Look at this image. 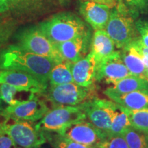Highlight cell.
<instances>
[{
  "label": "cell",
  "instance_id": "cell-1",
  "mask_svg": "<svg viewBox=\"0 0 148 148\" xmlns=\"http://www.w3.org/2000/svg\"><path fill=\"white\" fill-rule=\"evenodd\" d=\"M58 62L23 49L17 45H8L0 50V69L23 71L49 86L51 69Z\"/></svg>",
  "mask_w": 148,
  "mask_h": 148
},
{
  "label": "cell",
  "instance_id": "cell-2",
  "mask_svg": "<svg viewBox=\"0 0 148 148\" xmlns=\"http://www.w3.org/2000/svg\"><path fill=\"white\" fill-rule=\"evenodd\" d=\"M38 27L54 44L71 40L90 32L82 18L70 12L55 14L40 22Z\"/></svg>",
  "mask_w": 148,
  "mask_h": 148
},
{
  "label": "cell",
  "instance_id": "cell-3",
  "mask_svg": "<svg viewBox=\"0 0 148 148\" xmlns=\"http://www.w3.org/2000/svg\"><path fill=\"white\" fill-rule=\"evenodd\" d=\"M41 95L52 107L59 106H78L98 97L95 84L89 87L79 86L74 82L48 86Z\"/></svg>",
  "mask_w": 148,
  "mask_h": 148
},
{
  "label": "cell",
  "instance_id": "cell-4",
  "mask_svg": "<svg viewBox=\"0 0 148 148\" xmlns=\"http://www.w3.org/2000/svg\"><path fill=\"white\" fill-rule=\"evenodd\" d=\"M3 119V131L13 140L16 147L36 148L47 143L44 132L36 129L34 122L12 118Z\"/></svg>",
  "mask_w": 148,
  "mask_h": 148
},
{
  "label": "cell",
  "instance_id": "cell-5",
  "mask_svg": "<svg viewBox=\"0 0 148 148\" xmlns=\"http://www.w3.org/2000/svg\"><path fill=\"white\" fill-rule=\"evenodd\" d=\"M16 45L25 50L42 56L51 58L58 62L64 60L56 44L51 41L35 25L20 29L15 36Z\"/></svg>",
  "mask_w": 148,
  "mask_h": 148
},
{
  "label": "cell",
  "instance_id": "cell-6",
  "mask_svg": "<svg viewBox=\"0 0 148 148\" xmlns=\"http://www.w3.org/2000/svg\"><path fill=\"white\" fill-rule=\"evenodd\" d=\"M84 119V103L78 106H59L49 109L35 125L36 129L42 132L58 133L74 122Z\"/></svg>",
  "mask_w": 148,
  "mask_h": 148
},
{
  "label": "cell",
  "instance_id": "cell-7",
  "mask_svg": "<svg viewBox=\"0 0 148 148\" xmlns=\"http://www.w3.org/2000/svg\"><path fill=\"white\" fill-rule=\"evenodd\" d=\"M105 31L113 40L116 47L119 49L126 47L140 37L134 18L116 9L111 11Z\"/></svg>",
  "mask_w": 148,
  "mask_h": 148
},
{
  "label": "cell",
  "instance_id": "cell-8",
  "mask_svg": "<svg viewBox=\"0 0 148 148\" xmlns=\"http://www.w3.org/2000/svg\"><path fill=\"white\" fill-rule=\"evenodd\" d=\"M40 94H35L28 100L18 103L15 106H8L0 112L3 118L25 120L32 122L39 121L49 110L45 100L39 97Z\"/></svg>",
  "mask_w": 148,
  "mask_h": 148
},
{
  "label": "cell",
  "instance_id": "cell-9",
  "mask_svg": "<svg viewBox=\"0 0 148 148\" xmlns=\"http://www.w3.org/2000/svg\"><path fill=\"white\" fill-rule=\"evenodd\" d=\"M58 133L73 141L96 147L107 136L86 119L74 122Z\"/></svg>",
  "mask_w": 148,
  "mask_h": 148
},
{
  "label": "cell",
  "instance_id": "cell-10",
  "mask_svg": "<svg viewBox=\"0 0 148 148\" xmlns=\"http://www.w3.org/2000/svg\"><path fill=\"white\" fill-rule=\"evenodd\" d=\"M114 111V102L112 100L97 97L84 103L86 119L106 134L110 127Z\"/></svg>",
  "mask_w": 148,
  "mask_h": 148
},
{
  "label": "cell",
  "instance_id": "cell-11",
  "mask_svg": "<svg viewBox=\"0 0 148 148\" xmlns=\"http://www.w3.org/2000/svg\"><path fill=\"white\" fill-rule=\"evenodd\" d=\"M132 75L123 63L120 51H116L97 64L95 79L96 82L103 81L106 84L113 85Z\"/></svg>",
  "mask_w": 148,
  "mask_h": 148
},
{
  "label": "cell",
  "instance_id": "cell-12",
  "mask_svg": "<svg viewBox=\"0 0 148 148\" xmlns=\"http://www.w3.org/2000/svg\"><path fill=\"white\" fill-rule=\"evenodd\" d=\"M0 84H7L40 95L48 87L31 74L16 70L0 69Z\"/></svg>",
  "mask_w": 148,
  "mask_h": 148
},
{
  "label": "cell",
  "instance_id": "cell-13",
  "mask_svg": "<svg viewBox=\"0 0 148 148\" xmlns=\"http://www.w3.org/2000/svg\"><path fill=\"white\" fill-rule=\"evenodd\" d=\"M91 39V33L89 32L67 41L56 43V46L64 60L73 63L88 54Z\"/></svg>",
  "mask_w": 148,
  "mask_h": 148
},
{
  "label": "cell",
  "instance_id": "cell-14",
  "mask_svg": "<svg viewBox=\"0 0 148 148\" xmlns=\"http://www.w3.org/2000/svg\"><path fill=\"white\" fill-rule=\"evenodd\" d=\"M97 61L93 53L90 51L84 58L71 64L74 83L89 87L95 84Z\"/></svg>",
  "mask_w": 148,
  "mask_h": 148
},
{
  "label": "cell",
  "instance_id": "cell-15",
  "mask_svg": "<svg viewBox=\"0 0 148 148\" xmlns=\"http://www.w3.org/2000/svg\"><path fill=\"white\" fill-rule=\"evenodd\" d=\"M110 10L106 5L89 1H83L79 7L81 15L95 30L105 29L110 16Z\"/></svg>",
  "mask_w": 148,
  "mask_h": 148
},
{
  "label": "cell",
  "instance_id": "cell-16",
  "mask_svg": "<svg viewBox=\"0 0 148 148\" xmlns=\"http://www.w3.org/2000/svg\"><path fill=\"white\" fill-rule=\"evenodd\" d=\"M103 93L110 100L130 110L148 109V93L134 91L125 93H116L106 88Z\"/></svg>",
  "mask_w": 148,
  "mask_h": 148
},
{
  "label": "cell",
  "instance_id": "cell-17",
  "mask_svg": "<svg viewBox=\"0 0 148 148\" xmlns=\"http://www.w3.org/2000/svg\"><path fill=\"white\" fill-rule=\"evenodd\" d=\"M115 45L105 29L95 30L90 43V52L93 53L99 63L100 61L115 52Z\"/></svg>",
  "mask_w": 148,
  "mask_h": 148
},
{
  "label": "cell",
  "instance_id": "cell-18",
  "mask_svg": "<svg viewBox=\"0 0 148 148\" xmlns=\"http://www.w3.org/2000/svg\"><path fill=\"white\" fill-rule=\"evenodd\" d=\"M120 54L123 63L133 75L148 80V69L140 53L132 44L123 48L120 51Z\"/></svg>",
  "mask_w": 148,
  "mask_h": 148
},
{
  "label": "cell",
  "instance_id": "cell-19",
  "mask_svg": "<svg viewBox=\"0 0 148 148\" xmlns=\"http://www.w3.org/2000/svg\"><path fill=\"white\" fill-rule=\"evenodd\" d=\"M107 88L116 93H125L134 91L148 93V80L132 75L121 79Z\"/></svg>",
  "mask_w": 148,
  "mask_h": 148
},
{
  "label": "cell",
  "instance_id": "cell-20",
  "mask_svg": "<svg viewBox=\"0 0 148 148\" xmlns=\"http://www.w3.org/2000/svg\"><path fill=\"white\" fill-rule=\"evenodd\" d=\"M35 93L7 84H0V97L8 106H15L30 99Z\"/></svg>",
  "mask_w": 148,
  "mask_h": 148
},
{
  "label": "cell",
  "instance_id": "cell-21",
  "mask_svg": "<svg viewBox=\"0 0 148 148\" xmlns=\"http://www.w3.org/2000/svg\"><path fill=\"white\" fill-rule=\"evenodd\" d=\"M71 62L63 60L51 69L49 77V86H56L74 82L71 69Z\"/></svg>",
  "mask_w": 148,
  "mask_h": 148
},
{
  "label": "cell",
  "instance_id": "cell-22",
  "mask_svg": "<svg viewBox=\"0 0 148 148\" xmlns=\"http://www.w3.org/2000/svg\"><path fill=\"white\" fill-rule=\"evenodd\" d=\"M130 127H132L130 122L123 107L114 102V114L107 136L122 135L127 129Z\"/></svg>",
  "mask_w": 148,
  "mask_h": 148
},
{
  "label": "cell",
  "instance_id": "cell-23",
  "mask_svg": "<svg viewBox=\"0 0 148 148\" xmlns=\"http://www.w3.org/2000/svg\"><path fill=\"white\" fill-rule=\"evenodd\" d=\"M123 108L128 116L131 126L144 134L148 133V109L130 110L125 107Z\"/></svg>",
  "mask_w": 148,
  "mask_h": 148
},
{
  "label": "cell",
  "instance_id": "cell-24",
  "mask_svg": "<svg viewBox=\"0 0 148 148\" xmlns=\"http://www.w3.org/2000/svg\"><path fill=\"white\" fill-rule=\"evenodd\" d=\"M116 10L135 18L147 9L148 0H117Z\"/></svg>",
  "mask_w": 148,
  "mask_h": 148
},
{
  "label": "cell",
  "instance_id": "cell-25",
  "mask_svg": "<svg viewBox=\"0 0 148 148\" xmlns=\"http://www.w3.org/2000/svg\"><path fill=\"white\" fill-rule=\"evenodd\" d=\"M47 142L55 148H97L92 146L85 145L68 139L57 132H43Z\"/></svg>",
  "mask_w": 148,
  "mask_h": 148
},
{
  "label": "cell",
  "instance_id": "cell-26",
  "mask_svg": "<svg viewBox=\"0 0 148 148\" xmlns=\"http://www.w3.org/2000/svg\"><path fill=\"white\" fill-rule=\"evenodd\" d=\"M122 136L130 148H148L145 134L132 127L127 129Z\"/></svg>",
  "mask_w": 148,
  "mask_h": 148
},
{
  "label": "cell",
  "instance_id": "cell-27",
  "mask_svg": "<svg viewBox=\"0 0 148 148\" xmlns=\"http://www.w3.org/2000/svg\"><path fill=\"white\" fill-rule=\"evenodd\" d=\"M97 148H130L122 135H110L97 146Z\"/></svg>",
  "mask_w": 148,
  "mask_h": 148
},
{
  "label": "cell",
  "instance_id": "cell-28",
  "mask_svg": "<svg viewBox=\"0 0 148 148\" xmlns=\"http://www.w3.org/2000/svg\"><path fill=\"white\" fill-rule=\"evenodd\" d=\"M140 38L143 43L148 47V20L138 19L135 22Z\"/></svg>",
  "mask_w": 148,
  "mask_h": 148
},
{
  "label": "cell",
  "instance_id": "cell-29",
  "mask_svg": "<svg viewBox=\"0 0 148 148\" xmlns=\"http://www.w3.org/2000/svg\"><path fill=\"white\" fill-rule=\"evenodd\" d=\"M131 44L134 46L135 49L140 53L146 68L148 69V47H146L143 43L142 40H140V37L136 40L133 41Z\"/></svg>",
  "mask_w": 148,
  "mask_h": 148
},
{
  "label": "cell",
  "instance_id": "cell-30",
  "mask_svg": "<svg viewBox=\"0 0 148 148\" xmlns=\"http://www.w3.org/2000/svg\"><path fill=\"white\" fill-rule=\"evenodd\" d=\"M16 146L10 136L6 134L0 135V148H16Z\"/></svg>",
  "mask_w": 148,
  "mask_h": 148
},
{
  "label": "cell",
  "instance_id": "cell-31",
  "mask_svg": "<svg viewBox=\"0 0 148 148\" xmlns=\"http://www.w3.org/2000/svg\"><path fill=\"white\" fill-rule=\"evenodd\" d=\"M84 1H93V2L101 3V4L107 5L110 8H114L117 5V0H84Z\"/></svg>",
  "mask_w": 148,
  "mask_h": 148
},
{
  "label": "cell",
  "instance_id": "cell-32",
  "mask_svg": "<svg viewBox=\"0 0 148 148\" xmlns=\"http://www.w3.org/2000/svg\"><path fill=\"white\" fill-rule=\"evenodd\" d=\"M30 1L32 0H7L10 9L16 7V5H21L24 3H28Z\"/></svg>",
  "mask_w": 148,
  "mask_h": 148
},
{
  "label": "cell",
  "instance_id": "cell-33",
  "mask_svg": "<svg viewBox=\"0 0 148 148\" xmlns=\"http://www.w3.org/2000/svg\"><path fill=\"white\" fill-rule=\"evenodd\" d=\"M9 10H10V8H9L7 0H0V12L3 13Z\"/></svg>",
  "mask_w": 148,
  "mask_h": 148
},
{
  "label": "cell",
  "instance_id": "cell-34",
  "mask_svg": "<svg viewBox=\"0 0 148 148\" xmlns=\"http://www.w3.org/2000/svg\"><path fill=\"white\" fill-rule=\"evenodd\" d=\"M4 133V131H3V126H2V122L0 121V135Z\"/></svg>",
  "mask_w": 148,
  "mask_h": 148
},
{
  "label": "cell",
  "instance_id": "cell-35",
  "mask_svg": "<svg viewBox=\"0 0 148 148\" xmlns=\"http://www.w3.org/2000/svg\"><path fill=\"white\" fill-rule=\"evenodd\" d=\"M2 101H3L2 99H1V97H0V112H1V110L3 109V106H2Z\"/></svg>",
  "mask_w": 148,
  "mask_h": 148
},
{
  "label": "cell",
  "instance_id": "cell-36",
  "mask_svg": "<svg viewBox=\"0 0 148 148\" xmlns=\"http://www.w3.org/2000/svg\"><path fill=\"white\" fill-rule=\"evenodd\" d=\"M145 134L146 140H147V145H148V133H147V134Z\"/></svg>",
  "mask_w": 148,
  "mask_h": 148
},
{
  "label": "cell",
  "instance_id": "cell-37",
  "mask_svg": "<svg viewBox=\"0 0 148 148\" xmlns=\"http://www.w3.org/2000/svg\"><path fill=\"white\" fill-rule=\"evenodd\" d=\"M42 146H40V147H36V148H45V147H42ZM51 148H55V147H52V146H51Z\"/></svg>",
  "mask_w": 148,
  "mask_h": 148
},
{
  "label": "cell",
  "instance_id": "cell-38",
  "mask_svg": "<svg viewBox=\"0 0 148 148\" xmlns=\"http://www.w3.org/2000/svg\"><path fill=\"white\" fill-rule=\"evenodd\" d=\"M16 148H18V147H16Z\"/></svg>",
  "mask_w": 148,
  "mask_h": 148
}]
</instances>
